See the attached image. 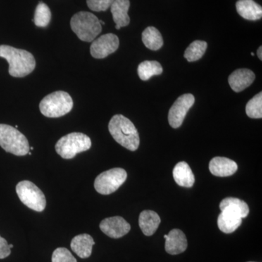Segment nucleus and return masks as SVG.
Listing matches in <instances>:
<instances>
[{"label": "nucleus", "mask_w": 262, "mask_h": 262, "mask_svg": "<svg viewBox=\"0 0 262 262\" xmlns=\"http://www.w3.org/2000/svg\"><path fill=\"white\" fill-rule=\"evenodd\" d=\"M91 139L82 133H71L61 138L56 143L55 149L62 158L72 159L79 153L91 149Z\"/></svg>", "instance_id": "423d86ee"}, {"label": "nucleus", "mask_w": 262, "mask_h": 262, "mask_svg": "<svg viewBox=\"0 0 262 262\" xmlns=\"http://www.w3.org/2000/svg\"><path fill=\"white\" fill-rule=\"evenodd\" d=\"M255 80L252 71L248 69H239L232 72L229 77V84L234 92L239 93L247 89Z\"/></svg>", "instance_id": "ddd939ff"}, {"label": "nucleus", "mask_w": 262, "mask_h": 262, "mask_svg": "<svg viewBox=\"0 0 262 262\" xmlns=\"http://www.w3.org/2000/svg\"><path fill=\"white\" fill-rule=\"evenodd\" d=\"M16 193L20 201L33 211L42 212L46 208V196L34 183L27 180L19 182Z\"/></svg>", "instance_id": "0eeeda50"}, {"label": "nucleus", "mask_w": 262, "mask_h": 262, "mask_svg": "<svg viewBox=\"0 0 262 262\" xmlns=\"http://www.w3.org/2000/svg\"><path fill=\"white\" fill-rule=\"evenodd\" d=\"M100 229L112 238H120L128 233L130 225L121 216H114L101 221Z\"/></svg>", "instance_id": "9b49d317"}, {"label": "nucleus", "mask_w": 262, "mask_h": 262, "mask_svg": "<svg viewBox=\"0 0 262 262\" xmlns=\"http://www.w3.org/2000/svg\"><path fill=\"white\" fill-rule=\"evenodd\" d=\"M100 24H101V25H104L105 23L103 21V20H100Z\"/></svg>", "instance_id": "7c9ffc66"}, {"label": "nucleus", "mask_w": 262, "mask_h": 262, "mask_svg": "<svg viewBox=\"0 0 262 262\" xmlns=\"http://www.w3.org/2000/svg\"><path fill=\"white\" fill-rule=\"evenodd\" d=\"M108 130L118 144L130 151H136L140 144L139 133L128 118L122 115L113 117L108 123Z\"/></svg>", "instance_id": "f03ea898"}, {"label": "nucleus", "mask_w": 262, "mask_h": 262, "mask_svg": "<svg viewBox=\"0 0 262 262\" xmlns=\"http://www.w3.org/2000/svg\"><path fill=\"white\" fill-rule=\"evenodd\" d=\"M164 237L165 239V251L169 254H179L187 249V237L180 229H172L168 234L164 235Z\"/></svg>", "instance_id": "f8f14e48"}, {"label": "nucleus", "mask_w": 262, "mask_h": 262, "mask_svg": "<svg viewBox=\"0 0 262 262\" xmlns=\"http://www.w3.org/2000/svg\"><path fill=\"white\" fill-rule=\"evenodd\" d=\"M0 57L8 61L10 75L13 77H26L35 69V58L25 50L3 45L0 46Z\"/></svg>", "instance_id": "f257e3e1"}, {"label": "nucleus", "mask_w": 262, "mask_h": 262, "mask_svg": "<svg viewBox=\"0 0 262 262\" xmlns=\"http://www.w3.org/2000/svg\"><path fill=\"white\" fill-rule=\"evenodd\" d=\"M246 115L251 118L261 119L262 117V94L256 95L246 104Z\"/></svg>", "instance_id": "a878e982"}, {"label": "nucleus", "mask_w": 262, "mask_h": 262, "mask_svg": "<svg viewBox=\"0 0 262 262\" xmlns=\"http://www.w3.org/2000/svg\"><path fill=\"white\" fill-rule=\"evenodd\" d=\"M163 73V67L159 62L156 61H145L141 62L138 67V74L141 80H149L155 75Z\"/></svg>", "instance_id": "5701e85b"}, {"label": "nucleus", "mask_w": 262, "mask_h": 262, "mask_svg": "<svg viewBox=\"0 0 262 262\" xmlns=\"http://www.w3.org/2000/svg\"><path fill=\"white\" fill-rule=\"evenodd\" d=\"M207 47L208 44L205 41H194L186 50L184 58L189 62L198 61L206 53Z\"/></svg>", "instance_id": "b1692460"}, {"label": "nucleus", "mask_w": 262, "mask_h": 262, "mask_svg": "<svg viewBox=\"0 0 262 262\" xmlns=\"http://www.w3.org/2000/svg\"><path fill=\"white\" fill-rule=\"evenodd\" d=\"M237 13L243 18L249 20H257L261 18V5L253 0H238L236 3Z\"/></svg>", "instance_id": "f3484780"}, {"label": "nucleus", "mask_w": 262, "mask_h": 262, "mask_svg": "<svg viewBox=\"0 0 262 262\" xmlns=\"http://www.w3.org/2000/svg\"><path fill=\"white\" fill-rule=\"evenodd\" d=\"M71 28L77 37L84 42H91L102 31L100 20L93 13L81 11L73 15Z\"/></svg>", "instance_id": "7ed1b4c3"}, {"label": "nucleus", "mask_w": 262, "mask_h": 262, "mask_svg": "<svg viewBox=\"0 0 262 262\" xmlns=\"http://www.w3.org/2000/svg\"><path fill=\"white\" fill-rule=\"evenodd\" d=\"M51 19V12L47 5L39 2L36 8L34 18L33 21L38 27H46L50 24Z\"/></svg>", "instance_id": "393cba45"}, {"label": "nucleus", "mask_w": 262, "mask_h": 262, "mask_svg": "<svg viewBox=\"0 0 262 262\" xmlns=\"http://www.w3.org/2000/svg\"><path fill=\"white\" fill-rule=\"evenodd\" d=\"M52 262H77L72 253L65 248H58L53 251Z\"/></svg>", "instance_id": "bb28decb"}, {"label": "nucleus", "mask_w": 262, "mask_h": 262, "mask_svg": "<svg viewBox=\"0 0 262 262\" xmlns=\"http://www.w3.org/2000/svg\"><path fill=\"white\" fill-rule=\"evenodd\" d=\"M94 245V238L90 234H82L72 239L71 248L79 257L87 258L91 256Z\"/></svg>", "instance_id": "2eb2a0df"}, {"label": "nucleus", "mask_w": 262, "mask_h": 262, "mask_svg": "<svg viewBox=\"0 0 262 262\" xmlns=\"http://www.w3.org/2000/svg\"><path fill=\"white\" fill-rule=\"evenodd\" d=\"M73 105V100L68 93L56 91L42 98L39 110L44 116L57 118L70 113Z\"/></svg>", "instance_id": "20e7f679"}, {"label": "nucleus", "mask_w": 262, "mask_h": 262, "mask_svg": "<svg viewBox=\"0 0 262 262\" xmlns=\"http://www.w3.org/2000/svg\"><path fill=\"white\" fill-rule=\"evenodd\" d=\"M257 56L258 57V58H259L260 60H262V47L261 46H260L259 48H258V49L257 50Z\"/></svg>", "instance_id": "c756f323"}, {"label": "nucleus", "mask_w": 262, "mask_h": 262, "mask_svg": "<svg viewBox=\"0 0 262 262\" xmlns=\"http://www.w3.org/2000/svg\"><path fill=\"white\" fill-rule=\"evenodd\" d=\"M28 154H29V155H32V152H30V151H29Z\"/></svg>", "instance_id": "473e14b6"}, {"label": "nucleus", "mask_w": 262, "mask_h": 262, "mask_svg": "<svg viewBox=\"0 0 262 262\" xmlns=\"http://www.w3.org/2000/svg\"><path fill=\"white\" fill-rule=\"evenodd\" d=\"M209 170L215 177H230L237 171V165L235 162L229 158L215 157L210 162Z\"/></svg>", "instance_id": "4468645a"}, {"label": "nucleus", "mask_w": 262, "mask_h": 262, "mask_svg": "<svg viewBox=\"0 0 262 262\" xmlns=\"http://www.w3.org/2000/svg\"><path fill=\"white\" fill-rule=\"evenodd\" d=\"M9 247H10V249H11L12 248H13V245L10 244L9 245Z\"/></svg>", "instance_id": "2f4dec72"}, {"label": "nucleus", "mask_w": 262, "mask_h": 262, "mask_svg": "<svg viewBox=\"0 0 262 262\" xmlns=\"http://www.w3.org/2000/svg\"><path fill=\"white\" fill-rule=\"evenodd\" d=\"M127 177V172L124 169H110L96 177L94 182L95 189L99 194L108 195L116 192L126 181Z\"/></svg>", "instance_id": "6e6552de"}, {"label": "nucleus", "mask_w": 262, "mask_h": 262, "mask_svg": "<svg viewBox=\"0 0 262 262\" xmlns=\"http://www.w3.org/2000/svg\"><path fill=\"white\" fill-rule=\"evenodd\" d=\"M243 219L237 213L223 210L218 217V227L222 232L226 234L232 233L242 224Z\"/></svg>", "instance_id": "dca6fc26"}, {"label": "nucleus", "mask_w": 262, "mask_h": 262, "mask_svg": "<svg viewBox=\"0 0 262 262\" xmlns=\"http://www.w3.org/2000/svg\"><path fill=\"white\" fill-rule=\"evenodd\" d=\"M120 40L115 34H103L98 39H94L91 46V54L95 58L102 59L115 53L118 49Z\"/></svg>", "instance_id": "9d476101"}, {"label": "nucleus", "mask_w": 262, "mask_h": 262, "mask_svg": "<svg viewBox=\"0 0 262 262\" xmlns=\"http://www.w3.org/2000/svg\"><path fill=\"white\" fill-rule=\"evenodd\" d=\"M161 222L160 217L156 212L146 210L141 212L139 215V227L146 236H151L155 234Z\"/></svg>", "instance_id": "6ab92c4d"}, {"label": "nucleus", "mask_w": 262, "mask_h": 262, "mask_svg": "<svg viewBox=\"0 0 262 262\" xmlns=\"http://www.w3.org/2000/svg\"><path fill=\"white\" fill-rule=\"evenodd\" d=\"M11 253V249L9 247V244L6 239L0 236V259H3L10 256Z\"/></svg>", "instance_id": "c85d7f7f"}, {"label": "nucleus", "mask_w": 262, "mask_h": 262, "mask_svg": "<svg viewBox=\"0 0 262 262\" xmlns=\"http://www.w3.org/2000/svg\"><path fill=\"white\" fill-rule=\"evenodd\" d=\"M0 146L16 156H25L30 150L27 137L15 127L5 124H0Z\"/></svg>", "instance_id": "39448f33"}, {"label": "nucleus", "mask_w": 262, "mask_h": 262, "mask_svg": "<svg viewBox=\"0 0 262 262\" xmlns=\"http://www.w3.org/2000/svg\"><path fill=\"white\" fill-rule=\"evenodd\" d=\"M249 262H252V261H249Z\"/></svg>", "instance_id": "f704fd0d"}, {"label": "nucleus", "mask_w": 262, "mask_h": 262, "mask_svg": "<svg viewBox=\"0 0 262 262\" xmlns=\"http://www.w3.org/2000/svg\"><path fill=\"white\" fill-rule=\"evenodd\" d=\"M251 56H254V53H251Z\"/></svg>", "instance_id": "72a5a7b5"}, {"label": "nucleus", "mask_w": 262, "mask_h": 262, "mask_svg": "<svg viewBox=\"0 0 262 262\" xmlns=\"http://www.w3.org/2000/svg\"><path fill=\"white\" fill-rule=\"evenodd\" d=\"M220 208L221 211H229L237 213L242 219L246 218L249 213V207L247 203L238 198H227L221 202Z\"/></svg>", "instance_id": "412c9836"}, {"label": "nucleus", "mask_w": 262, "mask_h": 262, "mask_svg": "<svg viewBox=\"0 0 262 262\" xmlns=\"http://www.w3.org/2000/svg\"><path fill=\"white\" fill-rule=\"evenodd\" d=\"M173 177L176 183L181 187L189 188L194 185V174L186 162H179L176 165L173 170Z\"/></svg>", "instance_id": "aec40b11"}, {"label": "nucleus", "mask_w": 262, "mask_h": 262, "mask_svg": "<svg viewBox=\"0 0 262 262\" xmlns=\"http://www.w3.org/2000/svg\"><path fill=\"white\" fill-rule=\"evenodd\" d=\"M115 0H87L88 7L95 12L106 11Z\"/></svg>", "instance_id": "cd10ccee"}, {"label": "nucleus", "mask_w": 262, "mask_h": 262, "mask_svg": "<svg viewBox=\"0 0 262 262\" xmlns=\"http://www.w3.org/2000/svg\"><path fill=\"white\" fill-rule=\"evenodd\" d=\"M113 20L116 26L121 27H127L130 24V17L127 14L130 8L129 0H115L110 7Z\"/></svg>", "instance_id": "a211bd4d"}, {"label": "nucleus", "mask_w": 262, "mask_h": 262, "mask_svg": "<svg viewBox=\"0 0 262 262\" xmlns=\"http://www.w3.org/2000/svg\"><path fill=\"white\" fill-rule=\"evenodd\" d=\"M142 41L146 48L151 51H158L163 46V39L155 27H147L142 33Z\"/></svg>", "instance_id": "4be33fe9"}, {"label": "nucleus", "mask_w": 262, "mask_h": 262, "mask_svg": "<svg viewBox=\"0 0 262 262\" xmlns=\"http://www.w3.org/2000/svg\"><path fill=\"white\" fill-rule=\"evenodd\" d=\"M194 96L192 94L182 95L177 98L168 113V122L170 126L178 128L182 125L186 115L194 103Z\"/></svg>", "instance_id": "1a4fd4ad"}]
</instances>
